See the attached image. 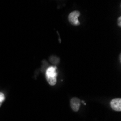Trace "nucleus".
I'll list each match as a JSON object with an SVG mask.
<instances>
[{
	"label": "nucleus",
	"instance_id": "0eeeda50",
	"mask_svg": "<svg viewBox=\"0 0 121 121\" xmlns=\"http://www.w3.org/2000/svg\"><path fill=\"white\" fill-rule=\"evenodd\" d=\"M2 102H0V107H1V106H2Z\"/></svg>",
	"mask_w": 121,
	"mask_h": 121
},
{
	"label": "nucleus",
	"instance_id": "f257e3e1",
	"mask_svg": "<svg viewBox=\"0 0 121 121\" xmlns=\"http://www.w3.org/2000/svg\"><path fill=\"white\" fill-rule=\"evenodd\" d=\"M57 72L55 67H49L46 71V80L50 86H54L57 83Z\"/></svg>",
	"mask_w": 121,
	"mask_h": 121
},
{
	"label": "nucleus",
	"instance_id": "20e7f679",
	"mask_svg": "<svg viewBox=\"0 0 121 121\" xmlns=\"http://www.w3.org/2000/svg\"><path fill=\"white\" fill-rule=\"evenodd\" d=\"M70 106L74 112H78L81 106V100L77 97H73L70 100Z\"/></svg>",
	"mask_w": 121,
	"mask_h": 121
},
{
	"label": "nucleus",
	"instance_id": "f03ea898",
	"mask_svg": "<svg viewBox=\"0 0 121 121\" xmlns=\"http://www.w3.org/2000/svg\"><path fill=\"white\" fill-rule=\"evenodd\" d=\"M81 13L79 11L75 10L73 12L70 13L68 15V21L73 26H79L81 23L78 20V17L80 16Z\"/></svg>",
	"mask_w": 121,
	"mask_h": 121
},
{
	"label": "nucleus",
	"instance_id": "39448f33",
	"mask_svg": "<svg viewBox=\"0 0 121 121\" xmlns=\"http://www.w3.org/2000/svg\"><path fill=\"white\" fill-rule=\"evenodd\" d=\"M5 100V96L3 93L0 92V102H3Z\"/></svg>",
	"mask_w": 121,
	"mask_h": 121
},
{
	"label": "nucleus",
	"instance_id": "423d86ee",
	"mask_svg": "<svg viewBox=\"0 0 121 121\" xmlns=\"http://www.w3.org/2000/svg\"><path fill=\"white\" fill-rule=\"evenodd\" d=\"M117 25L119 27H121V17H119L117 19Z\"/></svg>",
	"mask_w": 121,
	"mask_h": 121
},
{
	"label": "nucleus",
	"instance_id": "7ed1b4c3",
	"mask_svg": "<svg viewBox=\"0 0 121 121\" xmlns=\"http://www.w3.org/2000/svg\"><path fill=\"white\" fill-rule=\"evenodd\" d=\"M111 108L115 111L120 112L121 111V99L115 98L110 102Z\"/></svg>",
	"mask_w": 121,
	"mask_h": 121
}]
</instances>
